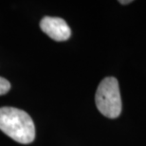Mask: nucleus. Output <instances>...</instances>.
I'll list each match as a JSON object with an SVG mask.
<instances>
[{"instance_id":"obj_1","label":"nucleus","mask_w":146,"mask_h":146,"mask_svg":"<svg viewBox=\"0 0 146 146\" xmlns=\"http://www.w3.org/2000/svg\"><path fill=\"white\" fill-rule=\"evenodd\" d=\"M0 130L19 143H31L35 138V126L30 115L14 107L0 108Z\"/></svg>"},{"instance_id":"obj_2","label":"nucleus","mask_w":146,"mask_h":146,"mask_svg":"<svg viewBox=\"0 0 146 146\" xmlns=\"http://www.w3.org/2000/svg\"><path fill=\"white\" fill-rule=\"evenodd\" d=\"M98 110L109 119H116L121 113V98L119 82L114 77H106L99 84L95 95Z\"/></svg>"},{"instance_id":"obj_5","label":"nucleus","mask_w":146,"mask_h":146,"mask_svg":"<svg viewBox=\"0 0 146 146\" xmlns=\"http://www.w3.org/2000/svg\"><path fill=\"white\" fill-rule=\"evenodd\" d=\"M121 4H123V5H126V4H129V3L132 2V0H126V1H122V0H121V1H119Z\"/></svg>"},{"instance_id":"obj_3","label":"nucleus","mask_w":146,"mask_h":146,"mask_svg":"<svg viewBox=\"0 0 146 146\" xmlns=\"http://www.w3.org/2000/svg\"><path fill=\"white\" fill-rule=\"evenodd\" d=\"M40 28L46 35L57 42L69 39L71 30L66 22L59 17L45 16L40 22Z\"/></svg>"},{"instance_id":"obj_4","label":"nucleus","mask_w":146,"mask_h":146,"mask_svg":"<svg viewBox=\"0 0 146 146\" xmlns=\"http://www.w3.org/2000/svg\"><path fill=\"white\" fill-rule=\"evenodd\" d=\"M11 89V84L8 80L5 78L0 77V96L5 95L10 91Z\"/></svg>"}]
</instances>
